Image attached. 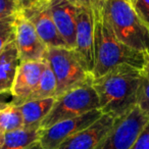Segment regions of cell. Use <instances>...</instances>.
Returning <instances> with one entry per match:
<instances>
[{
  "mask_svg": "<svg viewBox=\"0 0 149 149\" xmlns=\"http://www.w3.org/2000/svg\"><path fill=\"white\" fill-rule=\"evenodd\" d=\"M142 70L120 65L93 80V88L103 114L120 118L138 105V95L143 81Z\"/></svg>",
  "mask_w": 149,
  "mask_h": 149,
  "instance_id": "1",
  "label": "cell"
},
{
  "mask_svg": "<svg viewBox=\"0 0 149 149\" xmlns=\"http://www.w3.org/2000/svg\"><path fill=\"white\" fill-rule=\"evenodd\" d=\"M94 17L95 61L92 70L94 79L102 77L120 65H130L143 70L146 55L127 46L116 37L103 9L94 10Z\"/></svg>",
  "mask_w": 149,
  "mask_h": 149,
  "instance_id": "2",
  "label": "cell"
},
{
  "mask_svg": "<svg viewBox=\"0 0 149 149\" xmlns=\"http://www.w3.org/2000/svg\"><path fill=\"white\" fill-rule=\"evenodd\" d=\"M103 13L120 42L149 55V27L128 0H105Z\"/></svg>",
  "mask_w": 149,
  "mask_h": 149,
  "instance_id": "3",
  "label": "cell"
},
{
  "mask_svg": "<svg viewBox=\"0 0 149 149\" xmlns=\"http://www.w3.org/2000/svg\"><path fill=\"white\" fill-rule=\"evenodd\" d=\"M44 59L55 76L57 84L55 98L94 79L87 64L74 49L47 48Z\"/></svg>",
  "mask_w": 149,
  "mask_h": 149,
  "instance_id": "4",
  "label": "cell"
},
{
  "mask_svg": "<svg viewBox=\"0 0 149 149\" xmlns=\"http://www.w3.org/2000/svg\"><path fill=\"white\" fill-rule=\"evenodd\" d=\"M92 83L93 81L70 90L55 98L53 107L41 123L40 129L44 130L58 122L77 118L94 109H99V99Z\"/></svg>",
  "mask_w": 149,
  "mask_h": 149,
  "instance_id": "5",
  "label": "cell"
},
{
  "mask_svg": "<svg viewBox=\"0 0 149 149\" xmlns=\"http://www.w3.org/2000/svg\"><path fill=\"white\" fill-rule=\"evenodd\" d=\"M149 118L138 105L128 114L116 118L107 136L95 149H130Z\"/></svg>",
  "mask_w": 149,
  "mask_h": 149,
  "instance_id": "6",
  "label": "cell"
},
{
  "mask_svg": "<svg viewBox=\"0 0 149 149\" xmlns=\"http://www.w3.org/2000/svg\"><path fill=\"white\" fill-rule=\"evenodd\" d=\"M102 114L100 109H94L77 118L58 122L44 130L40 129V144L43 149H58L64 141L89 127Z\"/></svg>",
  "mask_w": 149,
  "mask_h": 149,
  "instance_id": "7",
  "label": "cell"
},
{
  "mask_svg": "<svg viewBox=\"0 0 149 149\" xmlns=\"http://www.w3.org/2000/svg\"><path fill=\"white\" fill-rule=\"evenodd\" d=\"M15 42L21 61H39L45 58L47 47L21 10L15 15Z\"/></svg>",
  "mask_w": 149,
  "mask_h": 149,
  "instance_id": "8",
  "label": "cell"
},
{
  "mask_svg": "<svg viewBox=\"0 0 149 149\" xmlns=\"http://www.w3.org/2000/svg\"><path fill=\"white\" fill-rule=\"evenodd\" d=\"M48 4L49 2L37 1L21 11L33 24L38 36L46 47L68 48L54 24Z\"/></svg>",
  "mask_w": 149,
  "mask_h": 149,
  "instance_id": "9",
  "label": "cell"
},
{
  "mask_svg": "<svg viewBox=\"0 0 149 149\" xmlns=\"http://www.w3.org/2000/svg\"><path fill=\"white\" fill-rule=\"evenodd\" d=\"M94 26H95L94 10L87 7H79L77 15L76 45L74 50L85 61L91 74L94 68V61H95Z\"/></svg>",
  "mask_w": 149,
  "mask_h": 149,
  "instance_id": "10",
  "label": "cell"
},
{
  "mask_svg": "<svg viewBox=\"0 0 149 149\" xmlns=\"http://www.w3.org/2000/svg\"><path fill=\"white\" fill-rule=\"evenodd\" d=\"M45 66V60L22 61L17 68L11 89L13 105L19 106L29 100L40 81Z\"/></svg>",
  "mask_w": 149,
  "mask_h": 149,
  "instance_id": "11",
  "label": "cell"
},
{
  "mask_svg": "<svg viewBox=\"0 0 149 149\" xmlns=\"http://www.w3.org/2000/svg\"><path fill=\"white\" fill-rule=\"evenodd\" d=\"M116 118L102 114L96 122L65 140L58 149H95L107 136Z\"/></svg>",
  "mask_w": 149,
  "mask_h": 149,
  "instance_id": "12",
  "label": "cell"
},
{
  "mask_svg": "<svg viewBox=\"0 0 149 149\" xmlns=\"http://www.w3.org/2000/svg\"><path fill=\"white\" fill-rule=\"evenodd\" d=\"M48 5L60 36L68 48L74 49L79 6L74 5L70 0H52Z\"/></svg>",
  "mask_w": 149,
  "mask_h": 149,
  "instance_id": "13",
  "label": "cell"
},
{
  "mask_svg": "<svg viewBox=\"0 0 149 149\" xmlns=\"http://www.w3.org/2000/svg\"><path fill=\"white\" fill-rule=\"evenodd\" d=\"M21 62L13 40L0 51V95L11 94L15 74Z\"/></svg>",
  "mask_w": 149,
  "mask_h": 149,
  "instance_id": "14",
  "label": "cell"
},
{
  "mask_svg": "<svg viewBox=\"0 0 149 149\" xmlns=\"http://www.w3.org/2000/svg\"><path fill=\"white\" fill-rule=\"evenodd\" d=\"M55 102V98L30 100L19 105V111L24 120V128H40L44 118L48 116Z\"/></svg>",
  "mask_w": 149,
  "mask_h": 149,
  "instance_id": "15",
  "label": "cell"
},
{
  "mask_svg": "<svg viewBox=\"0 0 149 149\" xmlns=\"http://www.w3.org/2000/svg\"><path fill=\"white\" fill-rule=\"evenodd\" d=\"M40 128L19 130L2 134L0 138V149H27L36 142H39Z\"/></svg>",
  "mask_w": 149,
  "mask_h": 149,
  "instance_id": "16",
  "label": "cell"
},
{
  "mask_svg": "<svg viewBox=\"0 0 149 149\" xmlns=\"http://www.w3.org/2000/svg\"><path fill=\"white\" fill-rule=\"evenodd\" d=\"M45 60V59H44ZM56 79L53 72L48 65V63L45 61V66H44L43 72L40 78V81L38 83V86L34 93L30 96L29 100H38V99H46V98H55L56 94Z\"/></svg>",
  "mask_w": 149,
  "mask_h": 149,
  "instance_id": "17",
  "label": "cell"
},
{
  "mask_svg": "<svg viewBox=\"0 0 149 149\" xmlns=\"http://www.w3.org/2000/svg\"><path fill=\"white\" fill-rule=\"evenodd\" d=\"M24 128V120L19 106L7 105L0 107V133L11 132Z\"/></svg>",
  "mask_w": 149,
  "mask_h": 149,
  "instance_id": "18",
  "label": "cell"
},
{
  "mask_svg": "<svg viewBox=\"0 0 149 149\" xmlns=\"http://www.w3.org/2000/svg\"><path fill=\"white\" fill-rule=\"evenodd\" d=\"M15 15L0 19V51L15 40Z\"/></svg>",
  "mask_w": 149,
  "mask_h": 149,
  "instance_id": "19",
  "label": "cell"
},
{
  "mask_svg": "<svg viewBox=\"0 0 149 149\" xmlns=\"http://www.w3.org/2000/svg\"><path fill=\"white\" fill-rule=\"evenodd\" d=\"M138 106L149 118V77L143 78L138 95Z\"/></svg>",
  "mask_w": 149,
  "mask_h": 149,
  "instance_id": "20",
  "label": "cell"
},
{
  "mask_svg": "<svg viewBox=\"0 0 149 149\" xmlns=\"http://www.w3.org/2000/svg\"><path fill=\"white\" fill-rule=\"evenodd\" d=\"M19 11L15 0H0V19L13 17Z\"/></svg>",
  "mask_w": 149,
  "mask_h": 149,
  "instance_id": "21",
  "label": "cell"
},
{
  "mask_svg": "<svg viewBox=\"0 0 149 149\" xmlns=\"http://www.w3.org/2000/svg\"><path fill=\"white\" fill-rule=\"evenodd\" d=\"M133 7L140 19L149 27V0H136Z\"/></svg>",
  "mask_w": 149,
  "mask_h": 149,
  "instance_id": "22",
  "label": "cell"
},
{
  "mask_svg": "<svg viewBox=\"0 0 149 149\" xmlns=\"http://www.w3.org/2000/svg\"><path fill=\"white\" fill-rule=\"evenodd\" d=\"M130 149H149V122L143 128Z\"/></svg>",
  "mask_w": 149,
  "mask_h": 149,
  "instance_id": "23",
  "label": "cell"
},
{
  "mask_svg": "<svg viewBox=\"0 0 149 149\" xmlns=\"http://www.w3.org/2000/svg\"><path fill=\"white\" fill-rule=\"evenodd\" d=\"M79 7H87L92 10H102L105 0H70Z\"/></svg>",
  "mask_w": 149,
  "mask_h": 149,
  "instance_id": "24",
  "label": "cell"
},
{
  "mask_svg": "<svg viewBox=\"0 0 149 149\" xmlns=\"http://www.w3.org/2000/svg\"><path fill=\"white\" fill-rule=\"evenodd\" d=\"M15 1H17V5H19V10L26 8V7H28L31 4V0H15Z\"/></svg>",
  "mask_w": 149,
  "mask_h": 149,
  "instance_id": "25",
  "label": "cell"
},
{
  "mask_svg": "<svg viewBox=\"0 0 149 149\" xmlns=\"http://www.w3.org/2000/svg\"><path fill=\"white\" fill-rule=\"evenodd\" d=\"M142 74H143V77L145 78L149 77V55L146 56V61H145V65L142 70Z\"/></svg>",
  "mask_w": 149,
  "mask_h": 149,
  "instance_id": "26",
  "label": "cell"
},
{
  "mask_svg": "<svg viewBox=\"0 0 149 149\" xmlns=\"http://www.w3.org/2000/svg\"><path fill=\"white\" fill-rule=\"evenodd\" d=\"M27 149H43V147L41 146L40 142H36L35 144H33L32 146H30L29 148H27Z\"/></svg>",
  "mask_w": 149,
  "mask_h": 149,
  "instance_id": "27",
  "label": "cell"
},
{
  "mask_svg": "<svg viewBox=\"0 0 149 149\" xmlns=\"http://www.w3.org/2000/svg\"><path fill=\"white\" fill-rule=\"evenodd\" d=\"M37 1H43V2H50V1H52V0H37ZM36 1V2H37Z\"/></svg>",
  "mask_w": 149,
  "mask_h": 149,
  "instance_id": "28",
  "label": "cell"
},
{
  "mask_svg": "<svg viewBox=\"0 0 149 149\" xmlns=\"http://www.w3.org/2000/svg\"><path fill=\"white\" fill-rule=\"evenodd\" d=\"M36 1H37V0H31V4H32V3H34V2H36ZM31 4H30V5H31Z\"/></svg>",
  "mask_w": 149,
  "mask_h": 149,
  "instance_id": "29",
  "label": "cell"
},
{
  "mask_svg": "<svg viewBox=\"0 0 149 149\" xmlns=\"http://www.w3.org/2000/svg\"><path fill=\"white\" fill-rule=\"evenodd\" d=\"M1 136H2V134H1V133H0V138H1Z\"/></svg>",
  "mask_w": 149,
  "mask_h": 149,
  "instance_id": "30",
  "label": "cell"
},
{
  "mask_svg": "<svg viewBox=\"0 0 149 149\" xmlns=\"http://www.w3.org/2000/svg\"><path fill=\"white\" fill-rule=\"evenodd\" d=\"M128 1H129V0H128Z\"/></svg>",
  "mask_w": 149,
  "mask_h": 149,
  "instance_id": "31",
  "label": "cell"
}]
</instances>
